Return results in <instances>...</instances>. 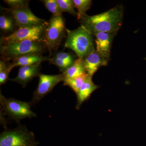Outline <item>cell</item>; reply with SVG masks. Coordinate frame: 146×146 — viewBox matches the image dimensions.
Here are the masks:
<instances>
[{
  "instance_id": "1",
  "label": "cell",
  "mask_w": 146,
  "mask_h": 146,
  "mask_svg": "<svg viewBox=\"0 0 146 146\" xmlns=\"http://www.w3.org/2000/svg\"><path fill=\"white\" fill-rule=\"evenodd\" d=\"M123 16V7L117 6L97 15H85L80 20L82 25L93 35L98 32L117 33L122 25Z\"/></svg>"
},
{
  "instance_id": "2",
  "label": "cell",
  "mask_w": 146,
  "mask_h": 146,
  "mask_svg": "<svg viewBox=\"0 0 146 146\" xmlns=\"http://www.w3.org/2000/svg\"><path fill=\"white\" fill-rule=\"evenodd\" d=\"M65 47L74 51L78 58H82L95 49L93 35L83 26L71 31L66 29Z\"/></svg>"
},
{
  "instance_id": "3",
  "label": "cell",
  "mask_w": 146,
  "mask_h": 146,
  "mask_svg": "<svg viewBox=\"0 0 146 146\" xmlns=\"http://www.w3.org/2000/svg\"><path fill=\"white\" fill-rule=\"evenodd\" d=\"M44 47L42 42L23 40L2 45L1 52L5 60H13L27 55L41 54Z\"/></svg>"
},
{
  "instance_id": "4",
  "label": "cell",
  "mask_w": 146,
  "mask_h": 146,
  "mask_svg": "<svg viewBox=\"0 0 146 146\" xmlns=\"http://www.w3.org/2000/svg\"><path fill=\"white\" fill-rule=\"evenodd\" d=\"M0 104L2 112L9 119L19 123L21 120L36 117L31 109L29 103L21 101L13 98L7 99L0 94Z\"/></svg>"
},
{
  "instance_id": "5",
  "label": "cell",
  "mask_w": 146,
  "mask_h": 146,
  "mask_svg": "<svg viewBox=\"0 0 146 146\" xmlns=\"http://www.w3.org/2000/svg\"><path fill=\"white\" fill-rule=\"evenodd\" d=\"M34 133L25 125H20L15 129H6L0 135V146H37Z\"/></svg>"
},
{
  "instance_id": "6",
  "label": "cell",
  "mask_w": 146,
  "mask_h": 146,
  "mask_svg": "<svg viewBox=\"0 0 146 146\" xmlns=\"http://www.w3.org/2000/svg\"><path fill=\"white\" fill-rule=\"evenodd\" d=\"M65 23L62 16H54L46 27L43 43L50 51L57 49L65 35Z\"/></svg>"
},
{
  "instance_id": "7",
  "label": "cell",
  "mask_w": 146,
  "mask_h": 146,
  "mask_svg": "<svg viewBox=\"0 0 146 146\" xmlns=\"http://www.w3.org/2000/svg\"><path fill=\"white\" fill-rule=\"evenodd\" d=\"M47 23H48L44 25L30 27L18 28L11 34L3 37L1 40V44L4 45L23 40H31L43 43L44 34Z\"/></svg>"
},
{
  "instance_id": "8",
  "label": "cell",
  "mask_w": 146,
  "mask_h": 146,
  "mask_svg": "<svg viewBox=\"0 0 146 146\" xmlns=\"http://www.w3.org/2000/svg\"><path fill=\"white\" fill-rule=\"evenodd\" d=\"M39 81L37 88L33 93L32 100L29 102L31 106L36 104L39 101L50 93L56 85L64 80L63 74L50 75L40 74Z\"/></svg>"
},
{
  "instance_id": "9",
  "label": "cell",
  "mask_w": 146,
  "mask_h": 146,
  "mask_svg": "<svg viewBox=\"0 0 146 146\" xmlns=\"http://www.w3.org/2000/svg\"><path fill=\"white\" fill-rule=\"evenodd\" d=\"M11 13L16 26L19 28L30 27L47 23L43 19L36 17L32 12L29 7L7 9Z\"/></svg>"
},
{
  "instance_id": "10",
  "label": "cell",
  "mask_w": 146,
  "mask_h": 146,
  "mask_svg": "<svg viewBox=\"0 0 146 146\" xmlns=\"http://www.w3.org/2000/svg\"><path fill=\"white\" fill-rule=\"evenodd\" d=\"M117 33L98 32L95 33L96 50L103 57L109 60L113 39Z\"/></svg>"
},
{
  "instance_id": "11",
  "label": "cell",
  "mask_w": 146,
  "mask_h": 146,
  "mask_svg": "<svg viewBox=\"0 0 146 146\" xmlns=\"http://www.w3.org/2000/svg\"><path fill=\"white\" fill-rule=\"evenodd\" d=\"M40 64L36 65L21 66L19 68L18 75L15 78L10 79L11 81L15 82L25 87L27 84L34 77L39 76L40 70Z\"/></svg>"
},
{
  "instance_id": "12",
  "label": "cell",
  "mask_w": 146,
  "mask_h": 146,
  "mask_svg": "<svg viewBox=\"0 0 146 146\" xmlns=\"http://www.w3.org/2000/svg\"><path fill=\"white\" fill-rule=\"evenodd\" d=\"M84 64L86 73L93 76L100 67L107 65L108 60L103 57L94 50L83 58Z\"/></svg>"
},
{
  "instance_id": "13",
  "label": "cell",
  "mask_w": 146,
  "mask_h": 146,
  "mask_svg": "<svg viewBox=\"0 0 146 146\" xmlns=\"http://www.w3.org/2000/svg\"><path fill=\"white\" fill-rule=\"evenodd\" d=\"M98 87L92 81V76L89 75L76 94L77 101L76 108L79 109L82 104L89 99L91 94Z\"/></svg>"
},
{
  "instance_id": "14",
  "label": "cell",
  "mask_w": 146,
  "mask_h": 146,
  "mask_svg": "<svg viewBox=\"0 0 146 146\" xmlns=\"http://www.w3.org/2000/svg\"><path fill=\"white\" fill-rule=\"evenodd\" d=\"M48 59L41 54H29L14 59L10 64L13 68L17 66H28L40 64Z\"/></svg>"
},
{
  "instance_id": "15",
  "label": "cell",
  "mask_w": 146,
  "mask_h": 146,
  "mask_svg": "<svg viewBox=\"0 0 146 146\" xmlns=\"http://www.w3.org/2000/svg\"><path fill=\"white\" fill-rule=\"evenodd\" d=\"M86 73L83 59L78 58L62 74L65 79L77 77Z\"/></svg>"
},
{
  "instance_id": "16",
  "label": "cell",
  "mask_w": 146,
  "mask_h": 146,
  "mask_svg": "<svg viewBox=\"0 0 146 146\" xmlns=\"http://www.w3.org/2000/svg\"><path fill=\"white\" fill-rule=\"evenodd\" d=\"M88 76L89 74L86 73L77 77L65 79L63 81L64 82V85L70 87L76 94Z\"/></svg>"
},
{
  "instance_id": "17",
  "label": "cell",
  "mask_w": 146,
  "mask_h": 146,
  "mask_svg": "<svg viewBox=\"0 0 146 146\" xmlns=\"http://www.w3.org/2000/svg\"><path fill=\"white\" fill-rule=\"evenodd\" d=\"M75 8L78 10V19L80 20L86 15V12L91 7L92 1L91 0H73Z\"/></svg>"
},
{
  "instance_id": "18",
  "label": "cell",
  "mask_w": 146,
  "mask_h": 146,
  "mask_svg": "<svg viewBox=\"0 0 146 146\" xmlns=\"http://www.w3.org/2000/svg\"><path fill=\"white\" fill-rule=\"evenodd\" d=\"M16 25L13 16L1 15L0 16V29L5 32L13 33Z\"/></svg>"
},
{
  "instance_id": "19",
  "label": "cell",
  "mask_w": 146,
  "mask_h": 146,
  "mask_svg": "<svg viewBox=\"0 0 146 146\" xmlns=\"http://www.w3.org/2000/svg\"><path fill=\"white\" fill-rule=\"evenodd\" d=\"M62 12H66L74 16H78L77 12L75 10L74 6L72 0H56Z\"/></svg>"
},
{
  "instance_id": "20",
  "label": "cell",
  "mask_w": 146,
  "mask_h": 146,
  "mask_svg": "<svg viewBox=\"0 0 146 146\" xmlns=\"http://www.w3.org/2000/svg\"><path fill=\"white\" fill-rule=\"evenodd\" d=\"M46 8L54 16H62L63 12L58 5L56 0H44L42 1Z\"/></svg>"
},
{
  "instance_id": "21",
  "label": "cell",
  "mask_w": 146,
  "mask_h": 146,
  "mask_svg": "<svg viewBox=\"0 0 146 146\" xmlns=\"http://www.w3.org/2000/svg\"><path fill=\"white\" fill-rule=\"evenodd\" d=\"M13 67L10 64L7 65L2 60L0 61V84H4L8 79L9 75Z\"/></svg>"
},
{
  "instance_id": "22",
  "label": "cell",
  "mask_w": 146,
  "mask_h": 146,
  "mask_svg": "<svg viewBox=\"0 0 146 146\" xmlns=\"http://www.w3.org/2000/svg\"><path fill=\"white\" fill-rule=\"evenodd\" d=\"M29 1L24 0H5V2L11 9L28 7Z\"/></svg>"
},
{
  "instance_id": "23",
  "label": "cell",
  "mask_w": 146,
  "mask_h": 146,
  "mask_svg": "<svg viewBox=\"0 0 146 146\" xmlns=\"http://www.w3.org/2000/svg\"><path fill=\"white\" fill-rule=\"evenodd\" d=\"M53 57L57 58L59 60H62L64 62L70 63L71 65H73L74 62L75 60L72 56L68 52H57L54 54Z\"/></svg>"
}]
</instances>
